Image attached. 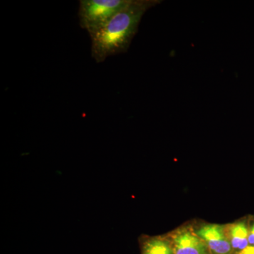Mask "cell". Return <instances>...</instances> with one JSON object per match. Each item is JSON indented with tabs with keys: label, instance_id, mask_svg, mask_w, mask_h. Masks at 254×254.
Masks as SVG:
<instances>
[{
	"label": "cell",
	"instance_id": "obj_4",
	"mask_svg": "<svg viewBox=\"0 0 254 254\" xmlns=\"http://www.w3.org/2000/svg\"><path fill=\"white\" fill-rule=\"evenodd\" d=\"M170 240L174 254H212L204 241L188 227L178 229Z\"/></svg>",
	"mask_w": 254,
	"mask_h": 254
},
{
	"label": "cell",
	"instance_id": "obj_1",
	"mask_svg": "<svg viewBox=\"0 0 254 254\" xmlns=\"http://www.w3.org/2000/svg\"><path fill=\"white\" fill-rule=\"evenodd\" d=\"M160 2L158 0H131L125 9L90 36L93 59L101 63L109 57L126 53L138 31L143 14Z\"/></svg>",
	"mask_w": 254,
	"mask_h": 254
},
{
	"label": "cell",
	"instance_id": "obj_5",
	"mask_svg": "<svg viewBox=\"0 0 254 254\" xmlns=\"http://www.w3.org/2000/svg\"><path fill=\"white\" fill-rule=\"evenodd\" d=\"M225 230H226L227 237L231 243L234 253L235 252V254L250 247V243H249L250 230L247 227L245 222H237L227 225Z\"/></svg>",
	"mask_w": 254,
	"mask_h": 254
},
{
	"label": "cell",
	"instance_id": "obj_8",
	"mask_svg": "<svg viewBox=\"0 0 254 254\" xmlns=\"http://www.w3.org/2000/svg\"><path fill=\"white\" fill-rule=\"evenodd\" d=\"M236 254H254V246H250L245 250L239 252Z\"/></svg>",
	"mask_w": 254,
	"mask_h": 254
},
{
	"label": "cell",
	"instance_id": "obj_6",
	"mask_svg": "<svg viewBox=\"0 0 254 254\" xmlns=\"http://www.w3.org/2000/svg\"><path fill=\"white\" fill-rule=\"evenodd\" d=\"M141 254H174L171 240L163 237L144 239L141 243Z\"/></svg>",
	"mask_w": 254,
	"mask_h": 254
},
{
	"label": "cell",
	"instance_id": "obj_2",
	"mask_svg": "<svg viewBox=\"0 0 254 254\" xmlns=\"http://www.w3.org/2000/svg\"><path fill=\"white\" fill-rule=\"evenodd\" d=\"M131 0H80L78 16L80 26L90 36L129 4Z\"/></svg>",
	"mask_w": 254,
	"mask_h": 254
},
{
	"label": "cell",
	"instance_id": "obj_7",
	"mask_svg": "<svg viewBox=\"0 0 254 254\" xmlns=\"http://www.w3.org/2000/svg\"><path fill=\"white\" fill-rule=\"evenodd\" d=\"M249 243H250V246H254V224L250 230Z\"/></svg>",
	"mask_w": 254,
	"mask_h": 254
},
{
	"label": "cell",
	"instance_id": "obj_3",
	"mask_svg": "<svg viewBox=\"0 0 254 254\" xmlns=\"http://www.w3.org/2000/svg\"><path fill=\"white\" fill-rule=\"evenodd\" d=\"M194 231L204 241L212 254H234L225 227L217 224H205Z\"/></svg>",
	"mask_w": 254,
	"mask_h": 254
}]
</instances>
